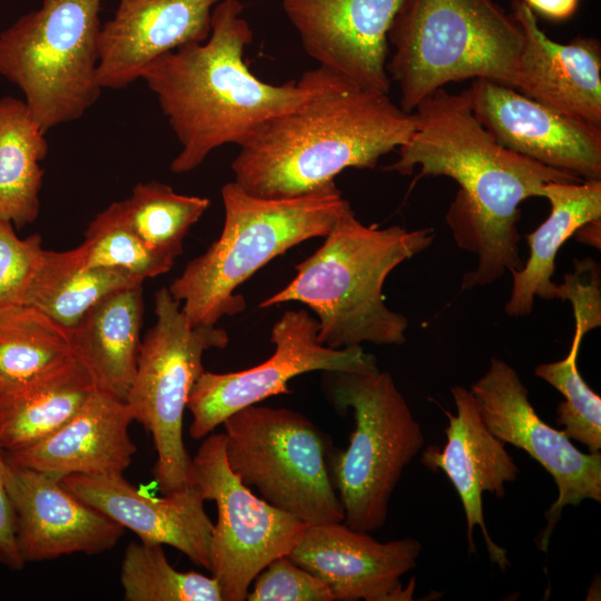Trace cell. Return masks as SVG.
Segmentation results:
<instances>
[{
    "mask_svg": "<svg viewBox=\"0 0 601 601\" xmlns=\"http://www.w3.org/2000/svg\"><path fill=\"white\" fill-rule=\"evenodd\" d=\"M224 0H118L114 17L101 24L98 83L120 89L140 79L159 56L205 41L211 12Z\"/></svg>",
    "mask_w": 601,
    "mask_h": 601,
    "instance_id": "20",
    "label": "cell"
},
{
    "mask_svg": "<svg viewBox=\"0 0 601 601\" xmlns=\"http://www.w3.org/2000/svg\"><path fill=\"white\" fill-rule=\"evenodd\" d=\"M421 549L412 538L380 542L331 522L308 524L287 556L322 579L337 601H385L416 566Z\"/></svg>",
    "mask_w": 601,
    "mask_h": 601,
    "instance_id": "17",
    "label": "cell"
},
{
    "mask_svg": "<svg viewBox=\"0 0 601 601\" xmlns=\"http://www.w3.org/2000/svg\"><path fill=\"white\" fill-rule=\"evenodd\" d=\"M471 107L503 147L582 180H601V128L487 78L474 79Z\"/></svg>",
    "mask_w": 601,
    "mask_h": 601,
    "instance_id": "14",
    "label": "cell"
},
{
    "mask_svg": "<svg viewBox=\"0 0 601 601\" xmlns=\"http://www.w3.org/2000/svg\"><path fill=\"white\" fill-rule=\"evenodd\" d=\"M329 374L331 402L337 411L351 408L355 422L347 449L331 459L332 482L343 522L370 533L385 524L390 499L424 435L388 372Z\"/></svg>",
    "mask_w": 601,
    "mask_h": 601,
    "instance_id": "8",
    "label": "cell"
},
{
    "mask_svg": "<svg viewBox=\"0 0 601 601\" xmlns=\"http://www.w3.org/2000/svg\"><path fill=\"white\" fill-rule=\"evenodd\" d=\"M142 316V285H137L106 296L70 329L72 351L95 388L125 402L136 374Z\"/></svg>",
    "mask_w": 601,
    "mask_h": 601,
    "instance_id": "24",
    "label": "cell"
},
{
    "mask_svg": "<svg viewBox=\"0 0 601 601\" xmlns=\"http://www.w3.org/2000/svg\"><path fill=\"white\" fill-rule=\"evenodd\" d=\"M243 10L240 0L219 2L205 41L166 52L140 73L180 144L170 164L174 174L196 169L224 145L239 147L306 97L300 79L275 85L250 71L244 53L253 30Z\"/></svg>",
    "mask_w": 601,
    "mask_h": 601,
    "instance_id": "3",
    "label": "cell"
},
{
    "mask_svg": "<svg viewBox=\"0 0 601 601\" xmlns=\"http://www.w3.org/2000/svg\"><path fill=\"white\" fill-rule=\"evenodd\" d=\"M208 198L183 195L159 181L137 184L130 197L105 210L144 242L177 258L185 236L209 207Z\"/></svg>",
    "mask_w": 601,
    "mask_h": 601,
    "instance_id": "28",
    "label": "cell"
},
{
    "mask_svg": "<svg viewBox=\"0 0 601 601\" xmlns=\"http://www.w3.org/2000/svg\"><path fill=\"white\" fill-rule=\"evenodd\" d=\"M6 484L24 563L72 553H101L114 548L124 534L121 525L52 475L7 461Z\"/></svg>",
    "mask_w": 601,
    "mask_h": 601,
    "instance_id": "16",
    "label": "cell"
},
{
    "mask_svg": "<svg viewBox=\"0 0 601 601\" xmlns=\"http://www.w3.org/2000/svg\"><path fill=\"white\" fill-rule=\"evenodd\" d=\"M220 236L190 260L168 287L193 325L214 326L246 307L236 289L294 246L325 237L351 206L335 181L289 198H262L235 181L221 188Z\"/></svg>",
    "mask_w": 601,
    "mask_h": 601,
    "instance_id": "5",
    "label": "cell"
},
{
    "mask_svg": "<svg viewBox=\"0 0 601 601\" xmlns=\"http://www.w3.org/2000/svg\"><path fill=\"white\" fill-rule=\"evenodd\" d=\"M93 390L75 353L30 376L0 382V447L14 452L46 439L78 412Z\"/></svg>",
    "mask_w": 601,
    "mask_h": 601,
    "instance_id": "23",
    "label": "cell"
},
{
    "mask_svg": "<svg viewBox=\"0 0 601 601\" xmlns=\"http://www.w3.org/2000/svg\"><path fill=\"white\" fill-rule=\"evenodd\" d=\"M300 80L304 100L260 126L231 162L234 181L253 196L296 197L334 183L346 168L372 169L416 129L414 111L328 68Z\"/></svg>",
    "mask_w": 601,
    "mask_h": 601,
    "instance_id": "2",
    "label": "cell"
},
{
    "mask_svg": "<svg viewBox=\"0 0 601 601\" xmlns=\"http://www.w3.org/2000/svg\"><path fill=\"white\" fill-rule=\"evenodd\" d=\"M525 3L534 13L553 21H565L574 16L580 0H519Z\"/></svg>",
    "mask_w": 601,
    "mask_h": 601,
    "instance_id": "36",
    "label": "cell"
},
{
    "mask_svg": "<svg viewBox=\"0 0 601 601\" xmlns=\"http://www.w3.org/2000/svg\"><path fill=\"white\" fill-rule=\"evenodd\" d=\"M451 393L456 414L446 412V443L442 450L428 446L421 461L433 471L442 470L456 490L465 514L469 551L475 552L473 532L477 525L490 561L505 571L510 565L506 550L492 540L485 526L482 495L491 492L503 497L504 484L515 481L519 467L505 450V443L486 427L470 390L454 386Z\"/></svg>",
    "mask_w": 601,
    "mask_h": 601,
    "instance_id": "18",
    "label": "cell"
},
{
    "mask_svg": "<svg viewBox=\"0 0 601 601\" xmlns=\"http://www.w3.org/2000/svg\"><path fill=\"white\" fill-rule=\"evenodd\" d=\"M386 63L408 112L453 81L487 78L515 89L523 33L494 0H404Z\"/></svg>",
    "mask_w": 601,
    "mask_h": 601,
    "instance_id": "6",
    "label": "cell"
},
{
    "mask_svg": "<svg viewBox=\"0 0 601 601\" xmlns=\"http://www.w3.org/2000/svg\"><path fill=\"white\" fill-rule=\"evenodd\" d=\"M188 484L217 506L211 573L223 601H243L256 575L287 555L308 524L256 496L231 471L225 436L207 435L191 459Z\"/></svg>",
    "mask_w": 601,
    "mask_h": 601,
    "instance_id": "11",
    "label": "cell"
},
{
    "mask_svg": "<svg viewBox=\"0 0 601 601\" xmlns=\"http://www.w3.org/2000/svg\"><path fill=\"white\" fill-rule=\"evenodd\" d=\"M414 112L416 129L385 170L408 176L420 167V178L445 176L459 184L445 221L457 247L477 256L462 289L486 286L519 270L521 203L543 197L549 183L582 179L500 145L473 115L469 88L454 93L441 88Z\"/></svg>",
    "mask_w": 601,
    "mask_h": 601,
    "instance_id": "1",
    "label": "cell"
},
{
    "mask_svg": "<svg viewBox=\"0 0 601 601\" xmlns=\"http://www.w3.org/2000/svg\"><path fill=\"white\" fill-rule=\"evenodd\" d=\"M403 1L282 0V7L318 66L390 93L387 35Z\"/></svg>",
    "mask_w": 601,
    "mask_h": 601,
    "instance_id": "15",
    "label": "cell"
},
{
    "mask_svg": "<svg viewBox=\"0 0 601 601\" xmlns=\"http://www.w3.org/2000/svg\"><path fill=\"white\" fill-rule=\"evenodd\" d=\"M156 321L141 338L136 374L126 403L134 421L152 436L157 460L152 470L162 493L188 484L191 457L183 440L188 397L205 371L206 351L224 348L223 328L193 325L167 287L155 293Z\"/></svg>",
    "mask_w": 601,
    "mask_h": 601,
    "instance_id": "10",
    "label": "cell"
},
{
    "mask_svg": "<svg viewBox=\"0 0 601 601\" xmlns=\"http://www.w3.org/2000/svg\"><path fill=\"white\" fill-rule=\"evenodd\" d=\"M80 247L87 266L119 268L144 280L169 272L176 259L144 242L105 209L88 225Z\"/></svg>",
    "mask_w": 601,
    "mask_h": 601,
    "instance_id": "32",
    "label": "cell"
},
{
    "mask_svg": "<svg viewBox=\"0 0 601 601\" xmlns=\"http://www.w3.org/2000/svg\"><path fill=\"white\" fill-rule=\"evenodd\" d=\"M126 601H223L214 577L179 572L168 562L161 544L131 542L121 563Z\"/></svg>",
    "mask_w": 601,
    "mask_h": 601,
    "instance_id": "31",
    "label": "cell"
},
{
    "mask_svg": "<svg viewBox=\"0 0 601 601\" xmlns=\"http://www.w3.org/2000/svg\"><path fill=\"white\" fill-rule=\"evenodd\" d=\"M512 16L523 33L515 89L581 121L601 128V47L594 38L568 43L549 38L535 13L513 2Z\"/></svg>",
    "mask_w": 601,
    "mask_h": 601,
    "instance_id": "21",
    "label": "cell"
},
{
    "mask_svg": "<svg viewBox=\"0 0 601 601\" xmlns=\"http://www.w3.org/2000/svg\"><path fill=\"white\" fill-rule=\"evenodd\" d=\"M248 601H334L329 587L287 555L269 562L254 579Z\"/></svg>",
    "mask_w": 601,
    "mask_h": 601,
    "instance_id": "34",
    "label": "cell"
},
{
    "mask_svg": "<svg viewBox=\"0 0 601 601\" xmlns=\"http://www.w3.org/2000/svg\"><path fill=\"white\" fill-rule=\"evenodd\" d=\"M102 0H42L0 32V75L24 96L47 132L79 119L99 98Z\"/></svg>",
    "mask_w": 601,
    "mask_h": 601,
    "instance_id": "7",
    "label": "cell"
},
{
    "mask_svg": "<svg viewBox=\"0 0 601 601\" xmlns=\"http://www.w3.org/2000/svg\"><path fill=\"white\" fill-rule=\"evenodd\" d=\"M318 322L305 309L286 311L272 327L273 355L239 372L204 371L191 387L187 408L193 415L189 434L205 439L235 412L270 396L289 394L295 376L327 373H367L378 370L362 346L331 348L317 339Z\"/></svg>",
    "mask_w": 601,
    "mask_h": 601,
    "instance_id": "12",
    "label": "cell"
},
{
    "mask_svg": "<svg viewBox=\"0 0 601 601\" xmlns=\"http://www.w3.org/2000/svg\"><path fill=\"white\" fill-rule=\"evenodd\" d=\"M470 392L491 433L525 451L555 482L558 497L545 512L546 526L538 542L545 552L565 505L601 502V454L581 452L563 430L546 424L532 406L518 372L503 359L492 357Z\"/></svg>",
    "mask_w": 601,
    "mask_h": 601,
    "instance_id": "13",
    "label": "cell"
},
{
    "mask_svg": "<svg viewBox=\"0 0 601 601\" xmlns=\"http://www.w3.org/2000/svg\"><path fill=\"white\" fill-rule=\"evenodd\" d=\"M221 425L229 467L263 500L306 524L343 522L325 436L311 420L289 408L255 404Z\"/></svg>",
    "mask_w": 601,
    "mask_h": 601,
    "instance_id": "9",
    "label": "cell"
},
{
    "mask_svg": "<svg viewBox=\"0 0 601 601\" xmlns=\"http://www.w3.org/2000/svg\"><path fill=\"white\" fill-rule=\"evenodd\" d=\"M142 283L119 268L87 266L80 245L62 252L45 249L24 304L72 329L99 300Z\"/></svg>",
    "mask_w": 601,
    "mask_h": 601,
    "instance_id": "26",
    "label": "cell"
},
{
    "mask_svg": "<svg viewBox=\"0 0 601 601\" xmlns=\"http://www.w3.org/2000/svg\"><path fill=\"white\" fill-rule=\"evenodd\" d=\"M62 484L144 543L167 544L210 571L214 523L191 484L155 497L142 494L122 474H72Z\"/></svg>",
    "mask_w": 601,
    "mask_h": 601,
    "instance_id": "19",
    "label": "cell"
},
{
    "mask_svg": "<svg viewBox=\"0 0 601 601\" xmlns=\"http://www.w3.org/2000/svg\"><path fill=\"white\" fill-rule=\"evenodd\" d=\"M434 238L430 227L366 226L349 206L322 246L296 265L295 277L259 307L305 304L317 317L318 342L331 348L401 345L408 321L386 306L383 286L394 268L428 248Z\"/></svg>",
    "mask_w": 601,
    "mask_h": 601,
    "instance_id": "4",
    "label": "cell"
},
{
    "mask_svg": "<svg viewBox=\"0 0 601 601\" xmlns=\"http://www.w3.org/2000/svg\"><path fill=\"white\" fill-rule=\"evenodd\" d=\"M7 460L0 447V562L10 570L24 566L16 540V519L6 484Z\"/></svg>",
    "mask_w": 601,
    "mask_h": 601,
    "instance_id": "35",
    "label": "cell"
},
{
    "mask_svg": "<svg viewBox=\"0 0 601 601\" xmlns=\"http://www.w3.org/2000/svg\"><path fill=\"white\" fill-rule=\"evenodd\" d=\"M543 197L550 203V214L526 235L529 258L511 274L512 290L504 307L510 316L530 314L535 297L558 298L559 285L552 280L558 252L581 227L601 220V180L549 183Z\"/></svg>",
    "mask_w": 601,
    "mask_h": 601,
    "instance_id": "25",
    "label": "cell"
},
{
    "mask_svg": "<svg viewBox=\"0 0 601 601\" xmlns=\"http://www.w3.org/2000/svg\"><path fill=\"white\" fill-rule=\"evenodd\" d=\"M43 250L40 235L20 238L10 221L0 219V307L24 304Z\"/></svg>",
    "mask_w": 601,
    "mask_h": 601,
    "instance_id": "33",
    "label": "cell"
},
{
    "mask_svg": "<svg viewBox=\"0 0 601 601\" xmlns=\"http://www.w3.org/2000/svg\"><path fill=\"white\" fill-rule=\"evenodd\" d=\"M45 135L23 100L0 98V219L16 228L33 223L40 211Z\"/></svg>",
    "mask_w": 601,
    "mask_h": 601,
    "instance_id": "27",
    "label": "cell"
},
{
    "mask_svg": "<svg viewBox=\"0 0 601 601\" xmlns=\"http://www.w3.org/2000/svg\"><path fill=\"white\" fill-rule=\"evenodd\" d=\"M574 336L568 355L560 361L543 363L535 367V376L542 378L564 397L556 407V424L571 439L587 445L591 453L601 449V397L582 377L578 356L583 336L599 327L589 314L574 312Z\"/></svg>",
    "mask_w": 601,
    "mask_h": 601,
    "instance_id": "30",
    "label": "cell"
},
{
    "mask_svg": "<svg viewBox=\"0 0 601 601\" xmlns=\"http://www.w3.org/2000/svg\"><path fill=\"white\" fill-rule=\"evenodd\" d=\"M71 354L70 329L28 304L0 307V382L30 376Z\"/></svg>",
    "mask_w": 601,
    "mask_h": 601,
    "instance_id": "29",
    "label": "cell"
},
{
    "mask_svg": "<svg viewBox=\"0 0 601 601\" xmlns=\"http://www.w3.org/2000/svg\"><path fill=\"white\" fill-rule=\"evenodd\" d=\"M134 422L125 401L95 388L59 430L22 450L4 452L8 462L59 480L79 474H122L137 451L129 434Z\"/></svg>",
    "mask_w": 601,
    "mask_h": 601,
    "instance_id": "22",
    "label": "cell"
}]
</instances>
